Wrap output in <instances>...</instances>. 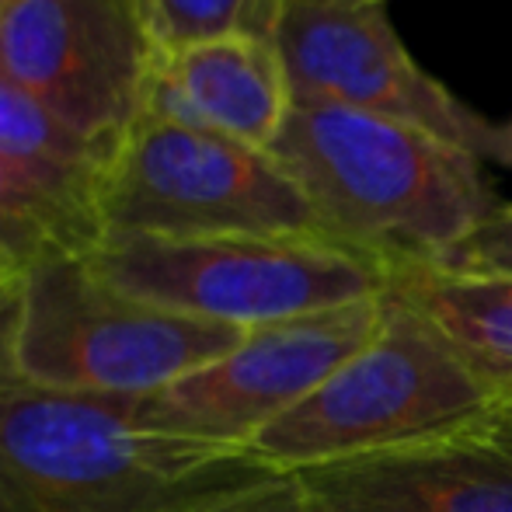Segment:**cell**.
Listing matches in <instances>:
<instances>
[{"label": "cell", "mask_w": 512, "mask_h": 512, "mask_svg": "<svg viewBox=\"0 0 512 512\" xmlns=\"http://www.w3.org/2000/svg\"><path fill=\"white\" fill-rule=\"evenodd\" d=\"M276 49L293 105H342L408 122L488 164L495 122L418 67L384 0H290Z\"/></svg>", "instance_id": "ba28073f"}, {"label": "cell", "mask_w": 512, "mask_h": 512, "mask_svg": "<svg viewBox=\"0 0 512 512\" xmlns=\"http://www.w3.org/2000/svg\"><path fill=\"white\" fill-rule=\"evenodd\" d=\"M436 269L471 276H512V203H499Z\"/></svg>", "instance_id": "2e32d148"}, {"label": "cell", "mask_w": 512, "mask_h": 512, "mask_svg": "<svg viewBox=\"0 0 512 512\" xmlns=\"http://www.w3.org/2000/svg\"><path fill=\"white\" fill-rule=\"evenodd\" d=\"M495 405L436 324L387 290L370 342L258 432L248 453L272 471H304L436 436Z\"/></svg>", "instance_id": "3957f363"}, {"label": "cell", "mask_w": 512, "mask_h": 512, "mask_svg": "<svg viewBox=\"0 0 512 512\" xmlns=\"http://www.w3.org/2000/svg\"><path fill=\"white\" fill-rule=\"evenodd\" d=\"M157 53L143 0H11L0 18V74L108 161L140 122Z\"/></svg>", "instance_id": "52a82bcc"}, {"label": "cell", "mask_w": 512, "mask_h": 512, "mask_svg": "<svg viewBox=\"0 0 512 512\" xmlns=\"http://www.w3.org/2000/svg\"><path fill=\"white\" fill-rule=\"evenodd\" d=\"M269 154L331 241L391 269L439 265L502 203L471 150L342 105H293Z\"/></svg>", "instance_id": "6da1fadb"}, {"label": "cell", "mask_w": 512, "mask_h": 512, "mask_svg": "<svg viewBox=\"0 0 512 512\" xmlns=\"http://www.w3.org/2000/svg\"><path fill=\"white\" fill-rule=\"evenodd\" d=\"M0 161L102 223L98 185L108 154L4 74H0Z\"/></svg>", "instance_id": "4fadbf2b"}, {"label": "cell", "mask_w": 512, "mask_h": 512, "mask_svg": "<svg viewBox=\"0 0 512 512\" xmlns=\"http://www.w3.org/2000/svg\"><path fill=\"white\" fill-rule=\"evenodd\" d=\"M7 7H11V0H0V18L7 14Z\"/></svg>", "instance_id": "ffe728a7"}, {"label": "cell", "mask_w": 512, "mask_h": 512, "mask_svg": "<svg viewBox=\"0 0 512 512\" xmlns=\"http://www.w3.org/2000/svg\"><path fill=\"white\" fill-rule=\"evenodd\" d=\"M143 4L161 49H175L223 35L276 39L290 0H143Z\"/></svg>", "instance_id": "9a60e30c"}, {"label": "cell", "mask_w": 512, "mask_h": 512, "mask_svg": "<svg viewBox=\"0 0 512 512\" xmlns=\"http://www.w3.org/2000/svg\"><path fill=\"white\" fill-rule=\"evenodd\" d=\"M391 290L436 324L495 401L512 405V276L401 265Z\"/></svg>", "instance_id": "7c38bea8"}, {"label": "cell", "mask_w": 512, "mask_h": 512, "mask_svg": "<svg viewBox=\"0 0 512 512\" xmlns=\"http://www.w3.org/2000/svg\"><path fill=\"white\" fill-rule=\"evenodd\" d=\"M244 335L147 304L108 283L88 255H63L28 276L18 377L46 391L140 401L216 363Z\"/></svg>", "instance_id": "5b68a950"}, {"label": "cell", "mask_w": 512, "mask_h": 512, "mask_svg": "<svg viewBox=\"0 0 512 512\" xmlns=\"http://www.w3.org/2000/svg\"><path fill=\"white\" fill-rule=\"evenodd\" d=\"M189 512H314L300 488L297 474L290 471H262L213 499L199 502Z\"/></svg>", "instance_id": "e0dca14e"}, {"label": "cell", "mask_w": 512, "mask_h": 512, "mask_svg": "<svg viewBox=\"0 0 512 512\" xmlns=\"http://www.w3.org/2000/svg\"><path fill=\"white\" fill-rule=\"evenodd\" d=\"M290 108L276 39L223 35L157 53L140 119L206 129L269 150Z\"/></svg>", "instance_id": "8fae6325"}, {"label": "cell", "mask_w": 512, "mask_h": 512, "mask_svg": "<svg viewBox=\"0 0 512 512\" xmlns=\"http://www.w3.org/2000/svg\"><path fill=\"white\" fill-rule=\"evenodd\" d=\"M102 237L105 230L95 216L67 206L0 161V258L35 269L49 258L88 255Z\"/></svg>", "instance_id": "5bb4252c"}, {"label": "cell", "mask_w": 512, "mask_h": 512, "mask_svg": "<svg viewBox=\"0 0 512 512\" xmlns=\"http://www.w3.org/2000/svg\"><path fill=\"white\" fill-rule=\"evenodd\" d=\"M488 161H492V164H502V168H512V119H509V122H495Z\"/></svg>", "instance_id": "d6986e66"}, {"label": "cell", "mask_w": 512, "mask_h": 512, "mask_svg": "<svg viewBox=\"0 0 512 512\" xmlns=\"http://www.w3.org/2000/svg\"><path fill=\"white\" fill-rule=\"evenodd\" d=\"M380 317L384 297L248 328L227 356L154 398L133 401V408L154 429L248 450L258 432L370 342Z\"/></svg>", "instance_id": "9c48e42d"}, {"label": "cell", "mask_w": 512, "mask_h": 512, "mask_svg": "<svg viewBox=\"0 0 512 512\" xmlns=\"http://www.w3.org/2000/svg\"><path fill=\"white\" fill-rule=\"evenodd\" d=\"M88 262L147 304L244 331L377 300L394 283L384 258L324 237L108 234Z\"/></svg>", "instance_id": "277c9868"}, {"label": "cell", "mask_w": 512, "mask_h": 512, "mask_svg": "<svg viewBox=\"0 0 512 512\" xmlns=\"http://www.w3.org/2000/svg\"><path fill=\"white\" fill-rule=\"evenodd\" d=\"M32 269L0 258V384L18 377V342Z\"/></svg>", "instance_id": "ac0fdd59"}, {"label": "cell", "mask_w": 512, "mask_h": 512, "mask_svg": "<svg viewBox=\"0 0 512 512\" xmlns=\"http://www.w3.org/2000/svg\"><path fill=\"white\" fill-rule=\"evenodd\" d=\"M108 234L324 237L304 192L269 150L206 129L140 119L98 185Z\"/></svg>", "instance_id": "8992f818"}, {"label": "cell", "mask_w": 512, "mask_h": 512, "mask_svg": "<svg viewBox=\"0 0 512 512\" xmlns=\"http://www.w3.org/2000/svg\"><path fill=\"white\" fill-rule=\"evenodd\" d=\"M384 4H387V0H384Z\"/></svg>", "instance_id": "44dd1931"}, {"label": "cell", "mask_w": 512, "mask_h": 512, "mask_svg": "<svg viewBox=\"0 0 512 512\" xmlns=\"http://www.w3.org/2000/svg\"><path fill=\"white\" fill-rule=\"evenodd\" d=\"M297 474L314 512H512V405Z\"/></svg>", "instance_id": "30bf717a"}, {"label": "cell", "mask_w": 512, "mask_h": 512, "mask_svg": "<svg viewBox=\"0 0 512 512\" xmlns=\"http://www.w3.org/2000/svg\"><path fill=\"white\" fill-rule=\"evenodd\" d=\"M262 471L248 450L154 429L133 401L0 384V512H189Z\"/></svg>", "instance_id": "7a4b0ae2"}]
</instances>
